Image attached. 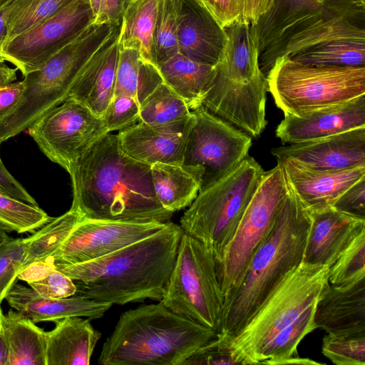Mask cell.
I'll return each instance as SVG.
<instances>
[{
    "label": "cell",
    "mask_w": 365,
    "mask_h": 365,
    "mask_svg": "<svg viewBox=\"0 0 365 365\" xmlns=\"http://www.w3.org/2000/svg\"><path fill=\"white\" fill-rule=\"evenodd\" d=\"M27 130L43 154L67 172L108 133L101 117L71 98L41 115Z\"/></svg>",
    "instance_id": "7c38bea8"
},
{
    "label": "cell",
    "mask_w": 365,
    "mask_h": 365,
    "mask_svg": "<svg viewBox=\"0 0 365 365\" xmlns=\"http://www.w3.org/2000/svg\"><path fill=\"white\" fill-rule=\"evenodd\" d=\"M165 224L81 220L50 259L63 264L96 260L154 234Z\"/></svg>",
    "instance_id": "5bb4252c"
},
{
    "label": "cell",
    "mask_w": 365,
    "mask_h": 365,
    "mask_svg": "<svg viewBox=\"0 0 365 365\" xmlns=\"http://www.w3.org/2000/svg\"><path fill=\"white\" fill-rule=\"evenodd\" d=\"M46 331V365H88L101 333L90 319L68 317L54 322Z\"/></svg>",
    "instance_id": "cb8c5ba5"
},
{
    "label": "cell",
    "mask_w": 365,
    "mask_h": 365,
    "mask_svg": "<svg viewBox=\"0 0 365 365\" xmlns=\"http://www.w3.org/2000/svg\"><path fill=\"white\" fill-rule=\"evenodd\" d=\"M162 83L155 66L143 60L136 49L119 46L115 95L129 96L140 104Z\"/></svg>",
    "instance_id": "83f0119b"
},
{
    "label": "cell",
    "mask_w": 365,
    "mask_h": 365,
    "mask_svg": "<svg viewBox=\"0 0 365 365\" xmlns=\"http://www.w3.org/2000/svg\"><path fill=\"white\" fill-rule=\"evenodd\" d=\"M252 138L204 106L191 110L181 167L201 192L221 179L247 156Z\"/></svg>",
    "instance_id": "8fae6325"
},
{
    "label": "cell",
    "mask_w": 365,
    "mask_h": 365,
    "mask_svg": "<svg viewBox=\"0 0 365 365\" xmlns=\"http://www.w3.org/2000/svg\"><path fill=\"white\" fill-rule=\"evenodd\" d=\"M287 178L310 211L332 206L351 185L365 177V165L342 170L310 169L289 160H277Z\"/></svg>",
    "instance_id": "ffe728a7"
},
{
    "label": "cell",
    "mask_w": 365,
    "mask_h": 365,
    "mask_svg": "<svg viewBox=\"0 0 365 365\" xmlns=\"http://www.w3.org/2000/svg\"><path fill=\"white\" fill-rule=\"evenodd\" d=\"M323 354L336 365L365 364V331L327 333Z\"/></svg>",
    "instance_id": "d590c367"
},
{
    "label": "cell",
    "mask_w": 365,
    "mask_h": 365,
    "mask_svg": "<svg viewBox=\"0 0 365 365\" xmlns=\"http://www.w3.org/2000/svg\"><path fill=\"white\" fill-rule=\"evenodd\" d=\"M93 24L87 0H76L54 16L6 41L1 55L24 76L41 68L54 53Z\"/></svg>",
    "instance_id": "4fadbf2b"
},
{
    "label": "cell",
    "mask_w": 365,
    "mask_h": 365,
    "mask_svg": "<svg viewBox=\"0 0 365 365\" xmlns=\"http://www.w3.org/2000/svg\"><path fill=\"white\" fill-rule=\"evenodd\" d=\"M271 153L277 160H289L314 170H342L365 165V127L275 148Z\"/></svg>",
    "instance_id": "9a60e30c"
},
{
    "label": "cell",
    "mask_w": 365,
    "mask_h": 365,
    "mask_svg": "<svg viewBox=\"0 0 365 365\" xmlns=\"http://www.w3.org/2000/svg\"><path fill=\"white\" fill-rule=\"evenodd\" d=\"M365 127V95L301 116L284 115L276 136L282 143L315 140Z\"/></svg>",
    "instance_id": "2e32d148"
},
{
    "label": "cell",
    "mask_w": 365,
    "mask_h": 365,
    "mask_svg": "<svg viewBox=\"0 0 365 365\" xmlns=\"http://www.w3.org/2000/svg\"><path fill=\"white\" fill-rule=\"evenodd\" d=\"M227 41L225 29L202 0H180L178 12L179 53L204 64L215 66Z\"/></svg>",
    "instance_id": "e0dca14e"
},
{
    "label": "cell",
    "mask_w": 365,
    "mask_h": 365,
    "mask_svg": "<svg viewBox=\"0 0 365 365\" xmlns=\"http://www.w3.org/2000/svg\"><path fill=\"white\" fill-rule=\"evenodd\" d=\"M131 0H88L93 24L120 25L125 11Z\"/></svg>",
    "instance_id": "7bdbcfd3"
},
{
    "label": "cell",
    "mask_w": 365,
    "mask_h": 365,
    "mask_svg": "<svg viewBox=\"0 0 365 365\" xmlns=\"http://www.w3.org/2000/svg\"><path fill=\"white\" fill-rule=\"evenodd\" d=\"M140 104L133 97L115 95L101 117L108 133L124 130L139 119Z\"/></svg>",
    "instance_id": "f35d334b"
},
{
    "label": "cell",
    "mask_w": 365,
    "mask_h": 365,
    "mask_svg": "<svg viewBox=\"0 0 365 365\" xmlns=\"http://www.w3.org/2000/svg\"><path fill=\"white\" fill-rule=\"evenodd\" d=\"M151 176L158 202L165 210L173 213L189 207L198 195L197 182L181 165L153 164Z\"/></svg>",
    "instance_id": "f1b7e54d"
},
{
    "label": "cell",
    "mask_w": 365,
    "mask_h": 365,
    "mask_svg": "<svg viewBox=\"0 0 365 365\" xmlns=\"http://www.w3.org/2000/svg\"><path fill=\"white\" fill-rule=\"evenodd\" d=\"M5 0H0V4L4 1Z\"/></svg>",
    "instance_id": "11a10c76"
},
{
    "label": "cell",
    "mask_w": 365,
    "mask_h": 365,
    "mask_svg": "<svg viewBox=\"0 0 365 365\" xmlns=\"http://www.w3.org/2000/svg\"><path fill=\"white\" fill-rule=\"evenodd\" d=\"M0 143V145H1ZM0 192L11 197L37 205L35 199L25 190V188L11 175L4 166L0 157Z\"/></svg>",
    "instance_id": "f6af8a7d"
},
{
    "label": "cell",
    "mask_w": 365,
    "mask_h": 365,
    "mask_svg": "<svg viewBox=\"0 0 365 365\" xmlns=\"http://www.w3.org/2000/svg\"><path fill=\"white\" fill-rule=\"evenodd\" d=\"M9 346L7 340L3 329L0 328V365H8Z\"/></svg>",
    "instance_id": "816d5d0a"
},
{
    "label": "cell",
    "mask_w": 365,
    "mask_h": 365,
    "mask_svg": "<svg viewBox=\"0 0 365 365\" xmlns=\"http://www.w3.org/2000/svg\"><path fill=\"white\" fill-rule=\"evenodd\" d=\"M55 268V264L51 259L46 261H36L20 271L16 279L29 284L43 279Z\"/></svg>",
    "instance_id": "7dc6e473"
},
{
    "label": "cell",
    "mask_w": 365,
    "mask_h": 365,
    "mask_svg": "<svg viewBox=\"0 0 365 365\" xmlns=\"http://www.w3.org/2000/svg\"><path fill=\"white\" fill-rule=\"evenodd\" d=\"M88 1V0H87Z\"/></svg>",
    "instance_id": "9f6ffc18"
},
{
    "label": "cell",
    "mask_w": 365,
    "mask_h": 365,
    "mask_svg": "<svg viewBox=\"0 0 365 365\" xmlns=\"http://www.w3.org/2000/svg\"><path fill=\"white\" fill-rule=\"evenodd\" d=\"M315 328L327 333L365 331V277L341 285L328 283L314 310Z\"/></svg>",
    "instance_id": "7402d4cb"
},
{
    "label": "cell",
    "mask_w": 365,
    "mask_h": 365,
    "mask_svg": "<svg viewBox=\"0 0 365 365\" xmlns=\"http://www.w3.org/2000/svg\"><path fill=\"white\" fill-rule=\"evenodd\" d=\"M3 316H4V314L2 313L1 308V304H0V328H1V327H2Z\"/></svg>",
    "instance_id": "db71d44e"
},
{
    "label": "cell",
    "mask_w": 365,
    "mask_h": 365,
    "mask_svg": "<svg viewBox=\"0 0 365 365\" xmlns=\"http://www.w3.org/2000/svg\"><path fill=\"white\" fill-rule=\"evenodd\" d=\"M18 68H11L4 62H0V87L16 80Z\"/></svg>",
    "instance_id": "f907efd6"
},
{
    "label": "cell",
    "mask_w": 365,
    "mask_h": 365,
    "mask_svg": "<svg viewBox=\"0 0 365 365\" xmlns=\"http://www.w3.org/2000/svg\"><path fill=\"white\" fill-rule=\"evenodd\" d=\"M217 332L169 309L161 302L129 309L103 344V365H183Z\"/></svg>",
    "instance_id": "5b68a950"
},
{
    "label": "cell",
    "mask_w": 365,
    "mask_h": 365,
    "mask_svg": "<svg viewBox=\"0 0 365 365\" xmlns=\"http://www.w3.org/2000/svg\"><path fill=\"white\" fill-rule=\"evenodd\" d=\"M160 302L175 313L217 333L220 330L224 297L213 254L204 244L185 232Z\"/></svg>",
    "instance_id": "30bf717a"
},
{
    "label": "cell",
    "mask_w": 365,
    "mask_h": 365,
    "mask_svg": "<svg viewBox=\"0 0 365 365\" xmlns=\"http://www.w3.org/2000/svg\"><path fill=\"white\" fill-rule=\"evenodd\" d=\"M287 191V178L278 162L264 171L230 242L215 262L224 297L223 312L231 304L255 252L274 225Z\"/></svg>",
    "instance_id": "9c48e42d"
},
{
    "label": "cell",
    "mask_w": 365,
    "mask_h": 365,
    "mask_svg": "<svg viewBox=\"0 0 365 365\" xmlns=\"http://www.w3.org/2000/svg\"><path fill=\"white\" fill-rule=\"evenodd\" d=\"M11 239V238L6 234V232L0 227V246Z\"/></svg>",
    "instance_id": "f5cc1de1"
},
{
    "label": "cell",
    "mask_w": 365,
    "mask_h": 365,
    "mask_svg": "<svg viewBox=\"0 0 365 365\" xmlns=\"http://www.w3.org/2000/svg\"><path fill=\"white\" fill-rule=\"evenodd\" d=\"M183 231L168 222L154 234L96 260L55 264L76 286V294L124 305L160 302L174 267Z\"/></svg>",
    "instance_id": "7a4b0ae2"
},
{
    "label": "cell",
    "mask_w": 365,
    "mask_h": 365,
    "mask_svg": "<svg viewBox=\"0 0 365 365\" xmlns=\"http://www.w3.org/2000/svg\"><path fill=\"white\" fill-rule=\"evenodd\" d=\"M81 220L76 212L70 209L63 215L53 218L33 234L34 237L28 246L20 271L34 262L50 259Z\"/></svg>",
    "instance_id": "1f68e13d"
},
{
    "label": "cell",
    "mask_w": 365,
    "mask_h": 365,
    "mask_svg": "<svg viewBox=\"0 0 365 365\" xmlns=\"http://www.w3.org/2000/svg\"><path fill=\"white\" fill-rule=\"evenodd\" d=\"M191 110L164 82L140 104L139 122L153 126L173 125L187 122Z\"/></svg>",
    "instance_id": "4dcf8cb0"
},
{
    "label": "cell",
    "mask_w": 365,
    "mask_h": 365,
    "mask_svg": "<svg viewBox=\"0 0 365 365\" xmlns=\"http://www.w3.org/2000/svg\"><path fill=\"white\" fill-rule=\"evenodd\" d=\"M188 121L164 126L135 123L119 132L120 145L130 157L150 165H181Z\"/></svg>",
    "instance_id": "44dd1931"
},
{
    "label": "cell",
    "mask_w": 365,
    "mask_h": 365,
    "mask_svg": "<svg viewBox=\"0 0 365 365\" xmlns=\"http://www.w3.org/2000/svg\"><path fill=\"white\" fill-rule=\"evenodd\" d=\"M52 219L38 205L0 192V227L6 232L34 234Z\"/></svg>",
    "instance_id": "836d02e7"
},
{
    "label": "cell",
    "mask_w": 365,
    "mask_h": 365,
    "mask_svg": "<svg viewBox=\"0 0 365 365\" xmlns=\"http://www.w3.org/2000/svg\"><path fill=\"white\" fill-rule=\"evenodd\" d=\"M310 213L312 221L303 262L329 267L351 241L365 231V219L346 214L332 206Z\"/></svg>",
    "instance_id": "d6986e66"
},
{
    "label": "cell",
    "mask_w": 365,
    "mask_h": 365,
    "mask_svg": "<svg viewBox=\"0 0 365 365\" xmlns=\"http://www.w3.org/2000/svg\"><path fill=\"white\" fill-rule=\"evenodd\" d=\"M272 0H244L242 19L255 24L268 9Z\"/></svg>",
    "instance_id": "c3c4849f"
},
{
    "label": "cell",
    "mask_w": 365,
    "mask_h": 365,
    "mask_svg": "<svg viewBox=\"0 0 365 365\" xmlns=\"http://www.w3.org/2000/svg\"><path fill=\"white\" fill-rule=\"evenodd\" d=\"M5 299L11 308L25 314L35 323L55 322L68 317L97 319L103 317L113 305L77 294L61 299L45 297L31 288L15 283Z\"/></svg>",
    "instance_id": "603a6c76"
},
{
    "label": "cell",
    "mask_w": 365,
    "mask_h": 365,
    "mask_svg": "<svg viewBox=\"0 0 365 365\" xmlns=\"http://www.w3.org/2000/svg\"><path fill=\"white\" fill-rule=\"evenodd\" d=\"M264 171L250 156L199 192L180 218L183 232L204 244L215 262L230 242Z\"/></svg>",
    "instance_id": "ba28073f"
},
{
    "label": "cell",
    "mask_w": 365,
    "mask_h": 365,
    "mask_svg": "<svg viewBox=\"0 0 365 365\" xmlns=\"http://www.w3.org/2000/svg\"><path fill=\"white\" fill-rule=\"evenodd\" d=\"M202 1L223 29L242 18L244 0Z\"/></svg>",
    "instance_id": "ee69618b"
},
{
    "label": "cell",
    "mask_w": 365,
    "mask_h": 365,
    "mask_svg": "<svg viewBox=\"0 0 365 365\" xmlns=\"http://www.w3.org/2000/svg\"><path fill=\"white\" fill-rule=\"evenodd\" d=\"M268 91L284 115L301 116L365 95V66H311L277 58Z\"/></svg>",
    "instance_id": "52a82bcc"
},
{
    "label": "cell",
    "mask_w": 365,
    "mask_h": 365,
    "mask_svg": "<svg viewBox=\"0 0 365 365\" xmlns=\"http://www.w3.org/2000/svg\"><path fill=\"white\" fill-rule=\"evenodd\" d=\"M121 24L93 53L74 83L68 98L101 117L115 95Z\"/></svg>",
    "instance_id": "ac0fdd59"
},
{
    "label": "cell",
    "mask_w": 365,
    "mask_h": 365,
    "mask_svg": "<svg viewBox=\"0 0 365 365\" xmlns=\"http://www.w3.org/2000/svg\"><path fill=\"white\" fill-rule=\"evenodd\" d=\"M24 90L23 81L12 82L0 87V120L15 107Z\"/></svg>",
    "instance_id": "bcb514c9"
},
{
    "label": "cell",
    "mask_w": 365,
    "mask_h": 365,
    "mask_svg": "<svg viewBox=\"0 0 365 365\" xmlns=\"http://www.w3.org/2000/svg\"><path fill=\"white\" fill-rule=\"evenodd\" d=\"M180 2V0H160L154 35V60L157 68L179 52Z\"/></svg>",
    "instance_id": "e575fe53"
},
{
    "label": "cell",
    "mask_w": 365,
    "mask_h": 365,
    "mask_svg": "<svg viewBox=\"0 0 365 365\" xmlns=\"http://www.w3.org/2000/svg\"><path fill=\"white\" fill-rule=\"evenodd\" d=\"M332 207L346 214L365 219V177L342 192Z\"/></svg>",
    "instance_id": "b9f144b4"
},
{
    "label": "cell",
    "mask_w": 365,
    "mask_h": 365,
    "mask_svg": "<svg viewBox=\"0 0 365 365\" xmlns=\"http://www.w3.org/2000/svg\"><path fill=\"white\" fill-rule=\"evenodd\" d=\"M312 221L309 210L288 181L276 222L255 252L231 304L223 312L218 334L227 343L284 276L302 263Z\"/></svg>",
    "instance_id": "277c9868"
},
{
    "label": "cell",
    "mask_w": 365,
    "mask_h": 365,
    "mask_svg": "<svg viewBox=\"0 0 365 365\" xmlns=\"http://www.w3.org/2000/svg\"><path fill=\"white\" fill-rule=\"evenodd\" d=\"M163 82L192 110L202 106L214 66L194 61L180 53L158 67Z\"/></svg>",
    "instance_id": "484cf974"
},
{
    "label": "cell",
    "mask_w": 365,
    "mask_h": 365,
    "mask_svg": "<svg viewBox=\"0 0 365 365\" xmlns=\"http://www.w3.org/2000/svg\"><path fill=\"white\" fill-rule=\"evenodd\" d=\"M160 0H131L123 16L119 46L136 49L155 65L154 35Z\"/></svg>",
    "instance_id": "4316f807"
},
{
    "label": "cell",
    "mask_w": 365,
    "mask_h": 365,
    "mask_svg": "<svg viewBox=\"0 0 365 365\" xmlns=\"http://www.w3.org/2000/svg\"><path fill=\"white\" fill-rule=\"evenodd\" d=\"M328 274L327 265L302 262L292 269L227 343L235 363L260 364L272 340L317 303Z\"/></svg>",
    "instance_id": "8992f818"
},
{
    "label": "cell",
    "mask_w": 365,
    "mask_h": 365,
    "mask_svg": "<svg viewBox=\"0 0 365 365\" xmlns=\"http://www.w3.org/2000/svg\"><path fill=\"white\" fill-rule=\"evenodd\" d=\"M28 284L39 295L45 297L61 299L76 293V286L73 279L56 268L43 279Z\"/></svg>",
    "instance_id": "ab89813d"
},
{
    "label": "cell",
    "mask_w": 365,
    "mask_h": 365,
    "mask_svg": "<svg viewBox=\"0 0 365 365\" xmlns=\"http://www.w3.org/2000/svg\"><path fill=\"white\" fill-rule=\"evenodd\" d=\"M15 1L16 0H5L0 4V62L4 61L1 55V51L6 35L8 16Z\"/></svg>",
    "instance_id": "681fc988"
},
{
    "label": "cell",
    "mask_w": 365,
    "mask_h": 365,
    "mask_svg": "<svg viewBox=\"0 0 365 365\" xmlns=\"http://www.w3.org/2000/svg\"><path fill=\"white\" fill-rule=\"evenodd\" d=\"M2 327L9 346L8 365H46V331L27 315L9 310Z\"/></svg>",
    "instance_id": "d4e9b609"
},
{
    "label": "cell",
    "mask_w": 365,
    "mask_h": 365,
    "mask_svg": "<svg viewBox=\"0 0 365 365\" xmlns=\"http://www.w3.org/2000/svg\"><path fill=\"white\" fill-rule=\"evenodd\" d=\"M68 173L71 209L83 220L166 223L173 215L156 197L151 165L127 155L118 134L102 136Z\"/></svg>",
    "instance_id": "6da1fadb"
},
{
    "label": "cell",
    "mask_w": 365,
    "mask_h": 365,
    "mask_svg": "<svg viewBox=\"0 0 365 365\" xmlns=\"http://www.w3.org/2000/svg\"><path fill=\"white\" fill-rule=\"evenodd\" d=\"M265 76L275 61L323 42L365 40V0H272L252 25Z\"/></svg>",
    "instance_id": "3957f363"
},
{
    "label": "cell",
    "mask_w": 365,
    "mask_h": 365,
    "mask_svg": "<svg viewBox=\"0 0 365 365\" xmlns=\"http://www.w3.org/2000/svg\"><path fill=\"white\" fill-rule=\"evenodd\" d=\"M287 56L305 65L365 66V40L339 39L323 42Z\"/></svg>",
    "instance_id": "f546056e"
},
{
    "label": "cell",
    "mask_w": 365,
    "mask_h": 365,
    "mask_svg": "<svg viewBox=\"0 0 365 365\" xmlns=\"http://www.w3.org/2000/svg\"><path fill=\"white\" fill-rule=\"evenodd\" d=\"M75 1L16 0L6 21L4 43L48 19Z\"/></svg>",
    "instance_id": "d6a6232c"
},
{
    "label": "cell",
    "mask_w": 365,
    "mask_h": 365,
    "mask_svg": "<svg viewBox=\"0 0 365 365\" xmlns=\"http://www.w3.org/2000/svg\"><path fill=\"white\" fill-rule=\"evenodd\" d=\"M237 364L232 359L226 341L217 336L196 349L183 365Z\"/></svg>",
    "instance_id": "60d3db41"
},
{
    "label": "cell",
    "mask_w": 365,
    "mask_h": 365,
    "mask_svg": "<svg viewBox=\"0 0 365 365\" xmlns=\"http://www.w3.org/2000/svg\"><path fill=\"white\" fill-rule=\"evenodd\" d=\"M365 277V231L356 237L329 267L330 284L341 285Z\"/></svg>",
    "instance_id": "8d00e7d4"
},
{
    "label": "cell",
    "mask_w": 365,
    "mask_h": 365,
    "mask_svg": "<svg viewBox=\"0 0 365 365\" xmlns=\"http://www.w3.org/2000/svg\"><path fill=\"white\" fill-rule=\"evenodd\" d=\"M34 235L11 239L0 246V304L17 279L28 246Z\"/></svg>",
    "instance_id": "74e56055"
}]
</instances>
